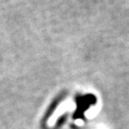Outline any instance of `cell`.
<instances>
[{"instance_id":"6da1fadb","label":"cell","mask_w":129,"mask_h":129,"mask_svg":"<svg viewBox=\"0 0 129 129\" xmlns=\"http://www.w3.org/2000/svg\"><path fill=\"white\" fill-rule=\"evenodd\" d=\"M95 102H96V98L92 94H88L80 97V99H78L77 101V111L75 114L76 117H79L83 116L85 110H87L91 105L95 104Z\"/></svg>"}]
</instances>
